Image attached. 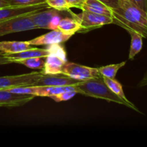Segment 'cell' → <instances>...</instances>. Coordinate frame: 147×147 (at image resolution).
<instances>
[{
	"label": "cell",
	"instance_id": "28",
	"mask_svg": "<svg viewBox=\"0 0 147 147\" xmlns=\"http://www.w3.org/2000/svg\"><path fill=\"white\" fill-rule=\"evenodd\" d=\"M147 86V71L146 73H145L144 76V78H142V80H141V82L139 84V87H142V86Z\"/></svg>",
	"mask_w": 147,
	"mask_h": 147
},
{
	"label": "cell",
	"instance_id": "24",
	"mask_svg": "<svg viewBox=\"0 0 147 147\" xmlns=\"http://www.w3.org/2000/svg\"><path fill=\"white\" fill-rule=\"evenodd\" d=\"M66 1L69 4L70 8L75 7V8H78L81 9L82 5H83L86 0H66Z\"/></svg>",
	"mask_w": 147,
	"mask_h": 147
},
{
	"label": "cell",
	"instance_id": "7",
	"mask_svg": "<svg viewBox=\"0 0 147 147\" xmlns=\"http://www.w3.org/2000/svg\"><path fill=\"white\" fill-rule=\"evenodd\" d=\"M62 73L76 80L85 81L101 76L98 68L67 62L62 69Z\"/></svg>",
	"mask_w": 147,
	"mask_h": 147
},
{
	"label": "cell",
	"instance_id": "22",
	"mask_svg": "<svg viewBox=\"0 0 147 147\" xmlns=\"http://www.w3.org/2000/svg\"><path fill=\"white\" fill-rule=\"evenodd\" d=\"M76 94H77V92L75 90H69V91H65L57 95H54V96H50V98L55 102L66 101L74 97Z\"/></svg>",
	"mask_w": 147,
	"mask_h": 147
},
{
	"label": "cell",
	"instance_id": "5",
	"mask_svg": "<svg viewBox=\"0 0 147 147\" xmlns=\"http://www.w3.org/2000/svg\"><path fill=\"white\" fill-rule=\"evenodd\" d=\"M37 29L28 15L20 16L0 22V37L11 33Z\"/></svg>",
	"mask_w": 147,
	"mask_h": 147
},
{
	"label": "cell",
	"instance_id": "13",
	"mask_svg": "<svg viewBox=\"0 0 147 147\" xmlns=\"http://www.w3.org/2000/svg\"><path fill=\"white\" fill-rule=\"evenodd\" d=\"M49 53H50V50L48 47L44 49L32 47V48L20 52V53H14V54H5V56L7 58L9 59L12 63H15L17 60L30 58V57H47Z\"/></svg>",
	"mask_w": 147,
	"mask_h": 147
},
{
	"label": "cell",
	"instance_id": "29",
	"mask_svg": "<svg viewBox=\"0 0 147 147\" xmlns=\"http://www.w3.org/2000/svg\"><path fill=\"white\" fill-rule=\"evenodd\" d=\"M8 6L10 5L6 0H0V8L4 7H8Z\"/></svg>",
	"mask_w": 147,
	"mask_h": 147
},
{
	"label": "cell",
	"instance_id": "2",
	"mask_svg": "<svg viewBox=\"0 0 147 147\" xmlns=\"http://www.w3.org/2000/svg\"><path fill=\"white\" fill-rule=\"evenodd\" d=\"M74 88L75 90L79 94L96 98L103 99L107 101L114 102L119 104L124 105L132 109V107L129 103L122 100L121 98H119L117 95L115 94L109 89V88L105 83L102 76L100 77L82 81L78 84L75 85Z\"/></svg>",
	"mask_w": 147,
	"mask_h": 147
},
{
	"label": "cell",
	"instance_id": "18",
	"mask_svg": "<svg viewBox=\"0 0 147 147\" xmlns=\"http://www.w3.org/2000/svg\"><path fill=\"white\" fill-rule=\"evenodd\" d=\"M131 35V42L130 51H129V60H133L135 56L142 50L143 46V41L142 38H144L139 33L134 31H128Z\"/></svg>",
	"mask_w": 147,
	"mask_h": 147
},
{
	"label": "cell",
	"instance_id": "14",
	"mask_svg": "<svg viewBox=\"0 0 147 147\" xmlns=\"http://www.w3.org/2000/svg\"><path fill=\"white\" fill-rule=\"evenodd\" d=\"M32 45L27 41H2L0 42V52L5 54H14L32 48Z\"/></svg>",
	"mask_w": 147,
	"mask_h": 147
},
{
	"label": "cell",
	"instance_id": "25",
	"mask_svg": "<svg viewBox=\"0 0 147 147\" xmlns=\"http://www.w3.org/2000/svg\"><path fill=\"white\" fill-rule=\"evenodd\" d=\"M147 14V0H131Z\"/></svg>",
	"mask_w": 147,
	"mask_h": 147
},
{
	"label": "cell",
	"instance_id": "8",
	"mask_svg": "<svg viewBox=\"0 0 147 147\" xmlns=\"http://www.w3.org/2000/svg\"><path fill=\"white\" fill-rule=\"evenodd\" d=\"M50 8L47 3L35 5L8 6L0 8V22L9 20L14 17L25 16L36 13L45 9Z\"/></svg>",
	"mask_w": 147,
	"mask_h": 147
},
{
	"label": "cell",
	"instance_id": "21",
	"mask_svg": "<svg viewBox=\"0 0 147 147\" xmlns=\"http://www.w3.org/2000/svg\"><path fill=\"white\" fill-rule=\"evenodd\" d=\"M46 3L50 8L60 11H69L70 7L66 0H46Z\"/></svg>",
	"mask_w": 147,
	"mask_h": 147
},
{
	"label": "cell",
	"instance_id": "23",
	"mask_svg": "<svg viewBox=\"0 0 147 147\" xmlns=\"http://www.w3.org/2000/svg\"><path fill=\"white\" fill-rule=\"evenodd\" d=\"M10 6H27L40 4L46 2V0H6Z\"/></svg>",
	"mask_w": 147,
	"mask_h": 147
},
{
	"label": "cell",
	"instance_id": "3",
	"mask_svg": "<svg viewBox=\"0 0 147 147\" xmlns=\"http://www.w3.org/2000/svg\"><path fill=\"white\" fill-rule=\"evenodd\" d=\"M50 53L45 58V63L41 73L44 75H55L62 73V69L67 62V53L64 47L60 44L47 45Z\"/></svg>",
	"mask_w": 147,
	"mask_h": 147
},
{
	"label": "cell",
	"instance_id": "1",
	"mask_svg": "<svg viewBox=\"0 0 147 147\" xmlns=\"http://www.w3.org/2000/svg\"><path fill=\"white\" fill-rule=\"evenodd\" d=\"M111 9L113 23L147 38V14L133 1L117 0L116 7Z\"/></svg>",
	"mask_w": 147,
	"mask_h": 147
},
{
	"label": "cell",
	"instance_id": "6",
	"mask_svg": "<svg viewBox=\"0 0 147 147\" xmlns=\"http://www.w3.org/2000/svg\"><path fill=\"white\" fill-rule=\"evenodd\" d=\"M69 12L72 17L76 19L80 23L82 30H90L92 29L100 27L105 24L113 23V20L111 17L96 14L86 10H82V12L78 14H74L71 11Z\"/></svg>",
	"mask_w": 147,
	"mask_h": 147
},
{
	"label": "cell",
	"instance_id": "4",
	"mask_svg": "<svg viewBox=\"0 0 147 147\" xmlns=\"http://www.w3.org/2000/svg\"><path fill=\"white\" fill-rule=\"evenodd\" d=\"M44 74L41 72H33L27 74L0 77V89H9L22 86H34Z\"/></svg>",
	"mask_w": 147,
	"mask_h": 147
},
{
	"label": "cell",
	"instance_id": "12",
	"mask_svg": "<svg viewBox=\"0 0 147 147\" xmlns=\"http://www.w3.org/2000/svg\"><path fill=\"white\" fill-rule=\"evenodd\" d=\"M81 80H76L63 73L55 75H43L34 86H70L81 83Z\"/></svg>",
	"mask_w": 147,
	"mask_h": 147
},
{
	"label": "cell",
	"instance_id": "17",
	"mask_svg": "<svg viewBox=\"0 0 147 147\" xmlns=\"http://www.w3.org/2000/svg\"><path fill=\"white\" fill-rule=\"evenodd\" d=\"M103 80H104L105 83L106 84V86L109 88L111 90L113 93H114L115 94L117 95L119 98L123 100L124 101H126V103H129L131 106L132 107V109L136 111L139 112V109L133 104L131 101H129V100L127 99V98L125 96L124 93H123V88H122L121 84L119 82H118L117 80H115L114 78H106V77H103Z\"/></svg>",
	"mask_w": 147,
	"mask_h": 147
},
{
	"label": "cell",
	"instance_id": "30",
	"mask_svg": "<svg viewBox=\"0 0 147 147\" xmlns=\"http://www.w3.org/2000/svg\"><path fill=\"white\" fill-rule=\"evenodd\" d=\"M0 53H2V52H0Z\"/></svg>",
	"mask_w": 147,
	"mask_h": 147
},
{
	"label": "cell",
	"instance_id": "19",
	"mask_svg": "<svg viewBox=\"0 0 147 147\" xmlns=\"http://www.w3.org/2000/svg\"><path fill=\"white\" fill-rule=\"evenodd\" d=\"M46 57H34L30 58L23 59V60H17L15 63L23 65L26 67L31 69H40L42 70L45 63Z\"/></svg>",
	"mask_w": 147,
	"mask_h": 147
},
{
	"label": "cell",
	"instance_id": "15",
	"mask_svg": "<svg viewBox=\"0 0 147 147\" xmlns=\"http://www.w3.org/2000/svg\"><path fill=\"white\" fill-rule=\"evenodd\" d=\"M81 10L90 11L111 17V9L100 0H86L82 5Z\"/></svg>",
	"mask_w": 147,
	"mask_h": 147
},
{
	"label": "cell",
	"instance_id": "10",
	"mask_svg": "<svg viewBox=\"0 0 147 147\" xmlns=\"http://www.w3.org/2000/svg\"><path fill=\"white\" fill-rule=\"evenodd\" d=\"M34 96L28 94H20L0 89V107H19L31 101Z\"/></svg>",
	"mask_w": 147,
	"mask_h": 147
},
{
	"label": "cell",
	"instance_id": "27",
	"mask_svg": "<svg viewBox=\"0 0 147 147\" xmlns=\"http://www.w3.org/2000/svg\"><path fill=\"white\" fill-rule=\"evenodd\" d=\"M100 1L106 4V5H108L111 8L115 7L116 4H117V0H100Z\"/></svg>",
	"mask_w": 147,
	"mask_h": 147
},
{
	"label": "cell",
	"instance_id": "11",
	"mask_svg": "<svg viewBox=\"0 0 147 147\" xmlns=\"http://www.w3.org/2000/svg\"><path fill=\"white\" fill-rule=\"evenodd\" d=\"M73 35L63 32L58 30H51L36 38L27 41L31 45H50L53 44H60L68 40Z\"/></svg>",
	"mask_w": 147,
	"mask_h": 147
},
{
	"label": "cell",
	"instance_id": "16",
	"mask_svg": "<svg viewBox=\"0 0 147 147\" xmlns=\"http://www.w3.org/2000/svg\"><path fill=\"white\" fill-rule=\"evenodd\" d=\"M57 30L65 33V34L73 35L76 32L82 30L80 23L74 17H65L60 20Z\"/></svg>",
	"mask_w": 147,
	"mask_h": 147
},
{
	"label": "cell",
	"instance_id": "20",
	"mask_svg": "<svg viewBox=\"0 0 147 147\" xmlns=\"http://www.w3.org/2000/svg\"><path fill=\"white\" fill-rule=\"evenodd\" d=\"M126 65V61L122 62V63H118V64H112L109 65L102 66L98 68L99 73L103 77L109 78H115L116 76V73H118L119 69Z\"/></svg>",
	"mask_w": 147,
	"mask_h": 147
},
{
	"label": "cell",
	"instance_id": "9",
	"mask_svg": "<svg viewBox=\"0 0 147 147\" xmlns=\"http://www.w3.org/2000/svg\"><path fill=\"white\" fill-rule=\"evenodd\" d=\"M69 11H60L55 9L47 8L42 11H37L36 13L29 14V17L32 21L34 25L37 27V29H47L49 30L50 22L53 18L57 15H63L68 14Z\"/></svg>",
	"mask_w": 147,
	"mask_h": 147
},
{
	"label": "cell",
	"instance_id": "26",
	"mask_svg": "<svg viewBox=\"0 0 147 147\" xmlns=\"http://www.w3.org/2000/svg\"><path fill=\"white\" fill-rule=\"evenodd\" d=\"M9 63H12V62L6 57L5 53H0V65H1L9 64Z\"/></svg>",
	"mask_w": 147,
	"mask_h": 147
}]
</instances>
